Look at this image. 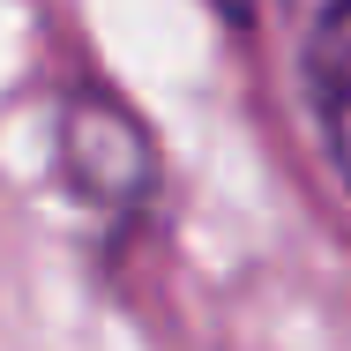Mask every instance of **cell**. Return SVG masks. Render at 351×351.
<instances>
[{"mask_svg": "<svg viewBox=\"0 0 351 351\" xmlns=\"http://www.w3.org/2000/svg\"><path fill=\"white\" fill-rule=\"evenodd\" d=\"M299 68H306V97H314V128L329 142V165L351 187V0H306Z\"/></svg>", "mask_w": 351, "mask_h": 351, "instance_id": "2", "label": "cell"}, {"mask_svg": "<svg viewBox=\"0 0 351 351\" xmlns=\"http://www.w3.org/2000/svg\"><path fill=\"white\" fill-rule=\"evenodd\" d=\"M60 157H68V180L112 217H135L157 195V142L105 90H82L60 112Z\"/></svg>", "mask_w": 351, "mask_h": 351, "instance_id": "1", "label": "cell"}]
</instances>
